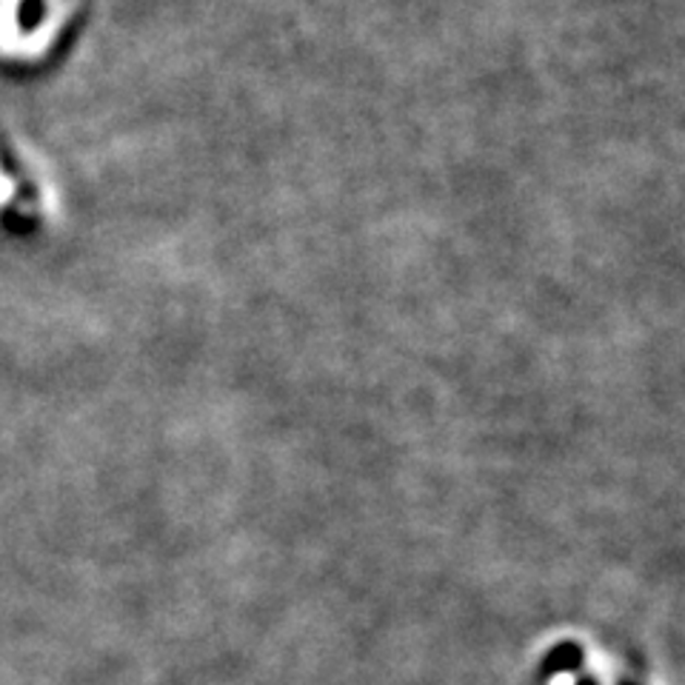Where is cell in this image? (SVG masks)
Wrapping results in <instances>:
<instances>
[{"mask_svg": "<svg viewBox=\"0 0 685 685\" xmlns=\"http://www.w3.org/2000/svg\"><path fill=\"white\" fill-rule=\"evenodd\" d=\"M586 663V651H583L580 643H558L551 648L549 655L542 657L540 663V680L558 677V674H568V671H580Z\"/></svg>", "mask_w": 685, "mask_h": 685, "instance_id": "obj_1", "label": "cell"}, {"mask_svg": "<svg viewBox=\"0 0 685 685\" xmlns=\"http://www.w3.org/2000/svg\"><path fill=\"white\" fill-rule=\"evenodd\" d=\"M17 44V0H0V54H15Z\"/></svg>", "mask_w": 685, "mask_h": 685, "instance_id": "obj_2", "label": "cell"}, {"mask_svg": "<svg viewBox=\"0 0 685 685\" xmlns=\"http://www.w3.org/2000/svg\"><path fill=\"white\" fill-rule=\"evenodd\" d=\"M12 197H15V183H12V178L0 169V206H7Z\"/></svg>", "mask_w": 685, "mask_h": 685, "instance_id": "obj_3", "label": "cell"}, {"mask_svg": "<svg viewBox=\"0 0 685 685\" xmlns=\"http://www.w3.org/2000/svg\"><path fill=\"white\" fill-rule=\"evenodd\" d=\"M577 685H600V680H597V677H580V680H577Z\"/></svg>", "mask_w": 685, "mask_h": 685, "instance_id": "obj_4", "label": "cell"}, {"mask_svg": "<svg viewBox=\"0 0 685 685\" xmlns=\"http://www.w3.org/2000/svg\"><path fill=\"white\" fill-rule=\"evenodd\" d=\"M620 685H637V683H632V680H623V683H620Z\"/></svg>", "mask_w": 685, "mask_h": 685, "instance_id": "obj_5", "label": "cell"}]
</instances>
